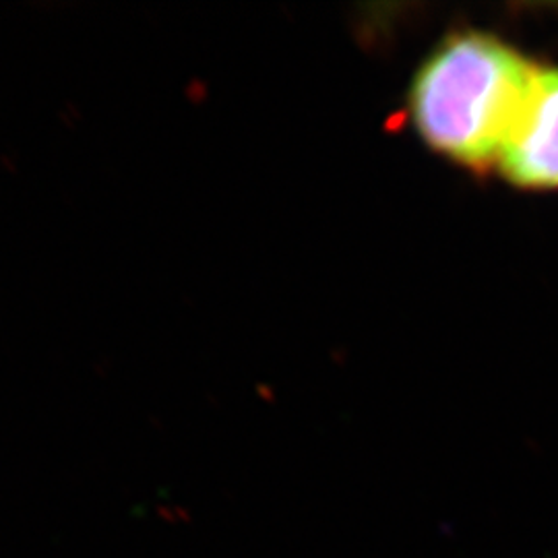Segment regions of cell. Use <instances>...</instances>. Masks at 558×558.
Segmentation results:
<instances>
[{
	"label": "cell",
	"instance_id": "1",
	"mask_svg": "<svg viewBox=\"0 0 558 558\" xmlns=\"http://www.w3.org/2000/svg\"><path fill=\"white\" fill-rule=\"evenodd\" d=\"M536 69L490 34L463 32L445 38L422 62L410 87V117L420 137L470 170L499 163Z\"/></svg>",
	"mask_w": 558,
	"mask_h": 558
},
{
	"label": "cell",
	"instance_id": "2",
	"mask_svg": "<svg viewBox=\"0 0 558 558\" xmlns=\"http://www.w3.org/2000/svg\"><path fill=\"white\" fill-rule=\"evenodd\" d=\"M499 168L521 189L558 191V69H536Z\"/></svg>",
	"mask_w": 558,
	"mask_h": 558
}]
</instances>
